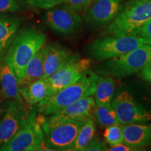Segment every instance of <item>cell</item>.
Instances as JSON below:
<instances>
[{
  "instance_id": "obj_1",
  "label": "cell",
  "mask_w": 151,
  "mask_h": 151,
  "mask_svg": "<svg viewBox=\"0 0 151 151\" xmlns=\"http://www.w3.org/2000/svg\"><path fill=\"white\" fill-rule=\"evenodd\" d=\"M46 42V35L40 30L28 28L17 33L4 60L14 71L18 82L28 62Z\"/></svg>"
},
{
  "instance_id": "obj_2",
  "label": "cell",
  "mask_w": 151,
  "mask_h": 151,
  "mask_svg": "<svg viewBox=\"0 0 151 151\" xmlns=\"http://www.w3.org/2000/svg\"><path fill=\"white\" fill-rule=\"evenodd\" d=\"M97 78L94 71H86L74 83L48 96L37 104V111L45 116H51L81 98L93 95Z\"/></svg>"
},
{
  "instance_id": "obj_3",
  "label": "cell",
  "mask_w": 151,
  "mask_h": 151,
  "mask_svg": "<svg viewBox=\"0 0 151 151\" xmlns=\"http://www.w3.org/2000/svg\"><path fill=\"white\" fill-rule=\"evenodd\" d=\"M46 146L52 150L71 151L83 122L51 115L46 118L39 113Z\"/></svg>"
},
{
  "instance_id": "obj_4",
  "label": "cell",
  "mask_w": 151,
  "mask_h": 151,
  "mask_svg": "<svg viewBox=\"0 0 151 151\" xmlns=\"http://www.w3.org/2000/svg\"><path fill=\"white\" fill-rule=\"evenodd\" d=\"M151 63V44H143L127 53L104 60L95 67L102 76L124 78L141 71Z\"/></svg>"
},
{
  "instance_id": "obj_5",
  "label": "cell",
  "mask_w": 151,
  "mask_h": 151,
  "mask_svg": "<svg viewBox=\"0 0 151 151\" xmlns=\"http://www.w3.org/2000/svg\"><path fill=\"white\" fill-rule=\"evenodd\" d=\"M151 18V0H131L122 8L105 30L112 36L133 35Z\"/></svg>"
},
{
  "instance_id": "obj_6",
  "label": "cell",
  "mask_w": 151,
  "mask_h": 151,
  "mask_svg": "<svg viewBox=\"0 0 151 151\" xmlns=\"http://www.w3.org/2000/svg\"><path fill=\"white\" fill-rule=\"evenodd\" d=\"M1 151L52 150L46 146L37 109H31L25 124L14 137L0 146Z\"/></svg>"
},
{
  "instance_id": "obj_7",
  "label": "cell",
  "mask_w": 151,
  "mask_h": 151,
  "mask_svg": "<svg viewBox=\"0 0 151 151\" xmlns=\"http://www.w3.org/2000/svg\"><path fill=\"white\" fill-rule=\"evenodd\" d=\"M143 44L151 43L138 36H109L92 41L88 46V52L95 61H104L127 53Z\"/></svg>"
},
{
  "instance_id": "obj_8",
  "label": "cell",
  "mask_w": 151,
  "mask_h": 151,
  "mask_svg": "<svg viewBox=\"0 0 151 151\" xmlns=\"http://www.w3.org/2000/svg\"><path fill=\"white\" fill-rule=\"evenodd\" d=\"M120 124L147 122L151 120V112L135 101L132 94L122 90L111 101Z\"/></svg>"
},
{
  "instance_id": "obj_9",
  "label": "cell",
  "mask_w": 151,
  "mask_h": 151,
  "mask_svg": "<svg viewBox=\"0 0 151 151\" xmlns=\"http://www.w3.org/2000/svg\"><path fill=\"white\" fill-rule=\"evenodd\" d=\"M91 63V60L80 58L63 66L45 79L48 87V96L76 82L86 71L89 70Z\"/></svg>"
},
{
  "instance_id": "obj_10",
  "label": "cell",
  "mask_w": 151,
  "mask_h": 151,
  "mask_svg": "<svg viewBox=\"0 0 151 151\" xmlns=\"http://www.w3.org/2000/svg\"><path fill=\"white\" fill-rule=\"evenodd\" d=\"M30 109L24 101L13 99L0 120V146L11 139L27 122Z\"/></svg>"
},
{
  "instance_id": "obj_11",
  "label": "cell",
  "mask_w": 151,
  "mask_h": 151,
  "mask_svg": "<svg viewBox=\"0 0 151 151\" xmlns=\"http://www.w3.org/2000/svg\"><path fill=\"white\" fill-rule=\"evenodd\" d=\"M45 21L50 29L64 36L75 35L83 25L82 18L78 13L66 6L52 8L46 14Z\"/></svg>"
},
{
  "instance_id": "obj_12",
  "label": "cell",
  "mask_w": 151,
  "mask_h": 151,
  "mask_svg": "<svg viewBox=\"0 0 151 151\" xmlns=\"http://www.w3.org/2000/svg\"><path fill=\"white\" fill-rule=\"evenodd\" d=\"M123 0H97L87 11L85 21L99 28L110 23L122 8Z\"/></svg>"
},
{
  "instance_id": "obj_13",
  "label": "cell",
  "mask_w": 151,
  "mask_h": 151,
  "mask_svg": "<svg viewBox=\"0 0 151 151\" xmlns=\"http://www.w3.org/2000/svg\"><path fill=\"white\" fill-rule=\"evenodd\" d=\"M79 55L74 53L59 43H49L44 47L43 76L46 79L69 62L80 59Z\"/></svg>"
},
{
  "instance_id": "obj_14",
  "label": "cell",
  "mask_w": 151,
  "mask_h": 151,
  "mask_svg": "<svg viewBox=\"0 0 151 151\" xmlns=\"http://www.w3.org/2000/svg\"><path fill=\"white\" fill-rule=\"evenodd\" d=\"M124 143L136 148L151 144V124L141 122L122 125Z\"/></svg>"
},
{
  "instance_id": "obj_15",
  "label": "cell",
  "mask_w": 151,
  "mask_h": 151,
  "mask_svg": "<svg viewBox=\"0 0 151 151\" xmlns=\"http://www.w3.org/2000/svg\"><path fill=\"white\" fill-rule=\"evenodd\" d=\"M95 106L94 99L91 95L81 98L53 115L71 120L84 122L88 118L94 119V111Z\"/></svg>"
},
{
  "instance_id": "obj_16",
  "label": "cell",
  "mask_w": 151,
  "mask_h": 151,
  "mask_svg": "<svg viewBox=\"0 0 151 151\" xmlns=\"http://www.w3.org/2000/svg\"><path fill=\"white\" fill-rule=\"evenodd\" d=\"M0 84L6 97L16 101H24L19 92V85L16 76L4 60L0 62Z\"/></svg>"
},
{
  "instance_id": "obj_17",
  "label": "cell",
  "mask_w": 151,
  "mask_h": 151,
  "mask_svg": "<svg viewBox=\"0 0 151 151\" xmlns=\"http://www.w3.org/2000/svg\"><path fill=\"white\" fill-rule=\"evenodd\" d=\"M20 95L29 106L37 105L48 97V87L45 79H40L20 87Z\"/></svg>"
},
{
  "instance_id": "obj_18",
  "label": "cell",
  "mask_w": 151,
  "mask_h": 151,
  "mask_svg": "<svg viewBox=\"0 0 151 151\" xmlns=\"http://www.w3.org/2000/svg\"><path fill=\"white\" fill-rule=\"evenodd\" d=\"M20 22L16 18L0 17V62L4 59L11 42L18 33Z\"/></svg>"
},
{
  "instance_id": "obj_19",
  "label": "cell",
  "mask_w": 151,
  "mask_h": 151,
  "mask_svg": "<svg viewBox=\"0 0 151 151\" xmlns=\"http://www.w3.org/2000/svg\"><path fill=\"white\" fill-rule=\"evenodd\" d=\"M45 45L28 62L25 69H24L23 76L18 82L19 88L34 82V81L43 79Z\"/></svg>"
},
{
  "instance_id": "obj_20",
  "label": "cell",
  "mask_w": 151,
  "mask_h": 151,
  "mask_svg": "<svg viewBox=\"0 0 151 151\" xmlns=\"http://www.w3.org/2000/svg\"><path fill=\"white\" fill-rule=\"evenodd\" d=\"M116 88V83L110 76H98L94 91V101L96 105L111 103Z\"/></svg>"
},
{
  "instance_id": "obj_21",
  "label": "cell",
  "mask_w": 151,
  "mask_h": 151,
  "mask_svg": "<svg viewBox=\"0 0 151 151\" xmlns=\"http://www.w3.org/2000/svg\"><path fill=\"white\" fill-rule=\"evenodd\" d=\"M96 126L94 119H87L79 131L71 151H84L88 144L94 139Z\"/></svg>"
},
{
  "instance_id": "obj_22",
  "label": "cell",
  "mask_w": 151,
  "mask_h": 151,
  "mask_svg": "<svg viewBox=\"0 0 151 151\" xmlns=\"http://www.w3.org/2000/svg\"><path fill=\"white\" fill-rule=\"evenodd\" d=\"M94 119H95L100 127L104 128L120 124L111 103L96 105L94 111Z\"/></svg>"
},
{
  "instance_id": "obj_23",
  "label": "cell",
  "mask_w": 151,
  "mask_h": 151,
  "mask_svg": "<svg viewBox=\"0 0 151 151\" xmlns=\"http://www.w3.org/2000/svg\"><path fill=\"white\" fill-rule=\"evenodd\" d=\"M104 137L110 146L124 143V134L122 124H117L106 127Z\"/></svg>"
},
{
  "instance_id": "obj_24",
  "label": "cell",
  "mask_w": 151,
  "mask_h": 151,
  "mask_svg": "<svg viewBox=\"0 0 151 151\" xmlns=\"http://www.w3.org/2000/svg\"><path fill=\"white\" fill-rule=\"evenodd\" d=\"M93 0H65L66 6L76 12H83L88 10Z\"/></svg>"
},
{
  "instance_id": "obj_25",
  "label": "cell",
  "mask_w": 151,
  "mask_h": 151,
  "mask_svg": "<svg viewBox=\"0 0 151 151\" xmlns=\"http://www.w3.org/2000/svg\"><path fill=\"white\" fill-rule=\"evenodd\" d=\"M28 4L35 8L50 9L63 3L65 0H24Z\"/></svg>"
},
{
  "instance_id": "obj_26",
  "label": "cell",
  "mask_w": 151,
  "mask_h": 151,
  "mask_svg": "<svg viewBox=\"0 0 151 151\" xmlns=\"http://www.w3.org/2000/svg\"><path fill=\"white\" fill-rule=\"evenodd\" d=\"M133 35L148 39L151 43V18L139 28Z\"/></svg>"
},
{
  "instance_id": "obj_27",
  "label": "cell",
  "mask_w": 151,
  "mask_h": 151,
  "mask_svg": "<svg viewBox=\"0 0 151 151\" xmlns=\"http://www.w3.org/2000/svg\"><path fill=\"white\" fill-rule=\"evenodd\" d=\"M107 149L108 147L104 142L98 139H93L84 151H105L107 150Z\"/></svg>"
},
{
  "instance_id": "obj_28",
  "label": "cell",
  "mask_w": 151,
  "mask_h": 151,
  "mask_svg": "<svg viewBox=\"0 0 151 151\" xmlns=\"http://www.w3.org/2000/svg\"><path fill=\"white\" fill-rule=\"evenodd\" d=\"M19 6L16 0H0V12L16 11Z\"/></svg>"
},
{
  "instance_id": "obj_29",
  "label": "cell",
  "mask_w": 151,
  "mask_h": 151,
  "mask_svg": "<svg viewBox=\"0 0 151 151\" xmlns=\"http://www.w3.org/2000/svg\"><path fill=\"white\" fill-rule=\"evenodd\" d=\"M139 150H140V149L134 148V147L130 146L129 145L125 144L124 143L110 146L109 148H108V149H107V150L109 151H135Z\"/></svg>"
},
{
  "instance_id": "obj_30",
  "label": "cell",
  "mask_w": 151,
  "mask_h": 151,
  "mask_svg": "<svg viewBox=\"0 0 151 151\" xmlns=\"http://www.w3.org/2000/svg\"><path fill=\"white\" fill-rule=\"evenodd\" d=\"M141 71V77L145 81H146L147 82L151 84V63L143 67Z\"/></svg>"
},
{
  "instance_id": "obj_31",
  "label": "cell",
  "mask_w": 151,
  "mask_h": 151,
  "mask_svg": "<svg viewBox=\"0 0 151 151\" xmlns=\"http://www.w3.org/2000/svg\"><path fill=\"white\" fill-rule=\"evenodd\" d=\"M3 113V109L1 108H0V116H1V113Z\"/></svg>"
}]
</instances>
